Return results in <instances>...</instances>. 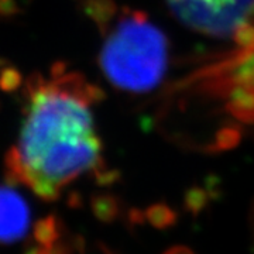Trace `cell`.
<instances>
[{
    "label": "cell",
    "mask_w": 254,
    "mask_h": 254,
    "mask_svg": "<svg viewBox=\"0 0 254 254\" xmlns=\"http://www.w3.org/2000/svg\"><path fill=\"white\" fill-rule=\"evenodd\" d=\"M98 91L81 73L55 64L34 73L23 88L17 134L6 158V180L43 200L65 190L103 164L95 102Z\"/></svg>",
    "instance_id": "6da1fadb"
},
{
    "label": "cell",
    "mask_w": 254,
    "mask_h": 254,
    "mask_svg": "<svg viewBox=\"0 0 254 254\" xmlns=\"http://www.w3.org/2000/svg\"><path fill=\"white\" fill-rule=\"evenodd\" d=\"M170 47L164 31L138 11H123L103 30L99 65L110 85L127 93H147L164 79Z\"/></svg>",
    "instance_id": "7a4b0ae2"
},
{
    "label": "cell",
    "mask_w": 254,
    "mask_h": 254,
    "mask_svg": "<svg viewBox=\"0 0 254 254\" xmlns=\"http://www.w3.org/2000/svg\"><path fill=\"white\" fill-rule=\"evenodd\" d=\"M174 17L195 33L230 38L254 17V0H167Z\"/></svg>",
    "instance_id": "3957f363"
},
{
    "label": "cell",
    "mask_w": 254,
    "mask_h": 254,
    "mask_svg": "<svg viewBox=\"0 0 254 254\" xmlns=\"http://www.w3.org/2000/svg\"><path fill=\"white\" fill-rule=\"evenodd\" d=\"M16 185H0V245H13L27 235L31 209Z\"/></svg>",
    "instance_id": "277c9868"
},
{
    "label": "cell",
    "mask_w": 254,
    "mask_h": 254,
    "mask_svg": "<svg viewBox=\"0 0 254 254\" xmlns=\"http://www.w3.org/2000/svg\"><path fill=\"white\" fill-rule=\"evenodd\" d=\"M0 6H1V7H4L6 10H9L10 13H11V7H13L11 0H0Z\"/></svg>",
    "instance_id": "5b68a950"
},
{
    "label": "cell",
    "mask_w": 254,
    "mask_h": 254,
    "mask_svg": "<svg viewBox=\"0 0 254 254\" xmlns=\"http://www.w3.org/2000/svg\"><path fill=\"white\" fill-rule=\"evenodd\" d=\"M9 13L10 11H7L4 7H1V6H0V16H3V14H9Z\"/></svg>",
    "instance_id": "8992f818"
}]
</instances>
